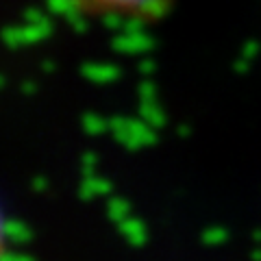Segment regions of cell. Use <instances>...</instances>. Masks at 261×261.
Here are the masks:
<instances>
[{
	"instance_id": "obj_8",
	"label": "cell",
	"mask_w": 261,
	"mask_h": 261,
	"mask_svg": "<svg viewBox=\"0 0 261 261\" xmlns=\"http://www.w3.org/2000/svg\"><path fill=\"white\" fill-rule=\"evenodd\" d=\"M107 128H109V122H105L102 118L92 116V113L83 118V130H85V133H89V135H100Z\"/></svg>"
},
{
	"instance_id": "obj_13",
	"label": "cell",
	"mask_w": 261,
	"mask_h": 261,
	"mask_svg": "<svg viewBox=\"0 0 261 261\" xmlns=\"http://www.w3.org/2000/svg\"><path fill=\"white\" fill-rule=\"evenodd\" d=\"M190 133H192V130H190V128H187L185 124H183V126H178V135H181V137H187V135H190Z\"/></svg>"
},
{
	"instance_id": "obj_6",
	"label": "cell",
	"mask_w": 261,
	"mask_h": 261,
	"mask_svg": "<svg viewBox=\"0 0 261 261\" xmlns=\"http://www.w3.org/2000/svg\"><path fill=\"white\" fill-rule=\"evenodd\" d=\"M128 214H130V207H128V202H126L124 198H111V200H109V205H107V216H109L111 222H116V224L124 222V220L128 218Z\"/></svg>"
},
{
	"instance_id": "obj_4",
	"label": "cell",
	"mask_w": 261,
	"mask_h": 261,
	"mask_svg": "<svg viewBox=\"0 0 261 261\" xmlns=\"http://www.w3.org/2000/svg\"><path fill=\"white\" fill-rule=\"evenodd\" d=\"M111 192V183L94 174H85L81 183V198H94V196H105Z\"/></svg>"
},
{
	"instance_id": "obj_3",
	"label": "cell",
	"mask_w": 261,
	"mask_h": 261,
	"mask_svg": "<svg viewBox=\"0 0 261 261\" xmlns=\"http://www.w3.org/2000/svg\"><path fill=\"white\" fill-rule=\"evenodd\" d=\"M3 233H5V242L7 244H27V242H31L29 226L18 222V220L7 218L5 220V226H3Z\"/></svg>"
},
{
	"instance_id": "obj_11",
	"label": "cell",
	"mask_w": 261,
	"mask_h": 261,
	"mask_svg": "<svg viewBox=\"0 0 261 261\" xmlns=\"http://www.w3.org/2000/svg\"><path fill=\"white\" fill-rule=\"evenodd\" d=\"M3 261H35V259L29 257V255H22V252H11V250H7L5 255H3Z\"/></svg>"
},
{
	"instance_id": "obj_10",
	"label": "cell",
	"mask_w": 261,
	"mask_h": 261,
	"mask_svg": "<svg viewBox=\"0 0 261 261\" xmlns=\"http://www.w3.org/2000/svg\"><path fill=\"white\" fill-rule=\"evenodd\" d=\"M94 166H96V154H94V152L83 154V168H85V174H94Z\"/></svg>"
},
{
	"instance_id": "obj_2",
	"label": "cell",
	"mask_w": 261,
	"mask_h": 261,
	"mask_svg": "<svg viewBox=\"0 0 261 261\" xmlns=\"http://www.w3.org/2000/svg\"><path fill=\"white\" fill-rule=\"evenodd\" d=\"M109 130L122 146H126L130 150H137V148H142V146L154 144V130L148 122L116 118V120L109 122Z\"/></svg>"
},
{
	"instance_id": "obj_1",
	"label": "cell",
	"mask_w": 261,
	"mask_h": 261,
	"mask_svg": "<svg viewBox=\"0 0 261 261\" xmlns=\"http://www.w3.org/2000/svg\"><path fill=\"white\" fill-rule=\"evenodd\" d=\"M70 5L87 11H100L109 18H120L122 13L133 18H157L170 7V0H68Z\"/></svg>"
},
{
	"instance_id": "obj_7",
	"label": "cell",
	"mask_w": 261,
	"mask_h": 261,
	"mask_svg": "<svg viewBox=\"0 0 261 261\" xmlns=\"http://www.w3.org/2000/svg\"><path fill=\"white\" fill-rule=\"evenodd\" d=\"M200 240H202L205 246H220V244H224L228 240V231L222 226H209V228L202 231Z\"/></svg>"
},
{
	"instance_id": "obj_5",
	"label": "cell",
	"mask_w": 261,
	"mask_h": 261,
	"mask_svg": "<svg viewBox=\"0 0 261 261\" xmlns=\"http://www.w3.org/2000/svg\"><path fill=\"white\" fill-rule=\"evenodd\" d=\"M118 226H120V233L128 240L130 246H142V244L146 242V228H144V224L140 222V220L126 218L124 222H120Z\"/></svg>"
},
{
	"instance_id": "obj_14",
	"label": "cell",
	"mask_w": 261,
	"mask_h": 261,
	"mask_svg": "<svg viewBox=\"0 0 261 261\" xmlns=\"http://www.w3.org/2000/svg\"><path fill=\"white\" fill-rule=\"evenodd\" d=\"M252 240H255L257 246H261V231H255V233H252Z\"/></svg>"
},
{
	"instance_id": "obj_9",
	"label": "cell",
	"mask_w": 261,
	"mask_h": 261,
	"mask_svg": "<svg viewBox=\"0 0 261 261\" xmlns=\"http://www.w3.org/2000/svg\"><path fill=\"white\" fill-rule=\"evenodd\" d=\"M142 118L144 122H148L152 128H161L166 124V120H163V113L157 109V107H150V102H146L142 107Z\"/></svg>"
},
{
	"instance_id": "obj_15",
	"label": "cell",
	"mask_w": 261,
	"mask_h": 261,
	"mask_svg": "<svg viewBox=\"0 0 261 261\" xmlns=\"http://www.w3.org/2000/svg\"><path fill=\"white\" fill-rule=\"evenodd\" d=\"M252 259H255V261H261V248H257L255 252H252Z\"/></svg>"
},
{
	"instance_id": "obj_12",
	"label": "cell",
	"mask_w": 261,
	"mask_h": 261,
	"mask_svg": "<svg viewBox=\"0 0 261 261\" xmlns=\"http://www.w3.org/2000/svg\"><path fill=\"white\" fill-rule=\"evenodd\" d=\"M33 190L35 192H46V178H42V176H37V178H33Z\"/></svg>"
}]
</instances>
